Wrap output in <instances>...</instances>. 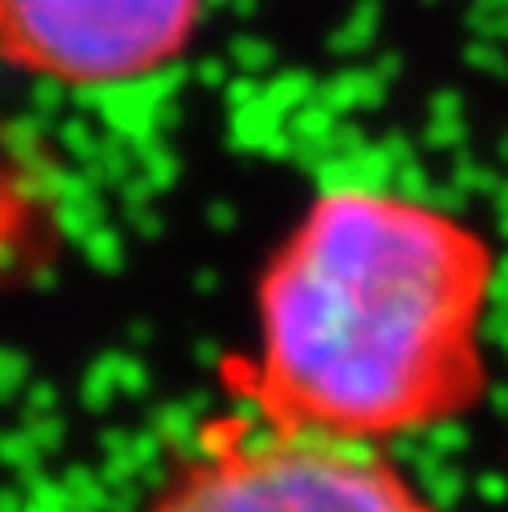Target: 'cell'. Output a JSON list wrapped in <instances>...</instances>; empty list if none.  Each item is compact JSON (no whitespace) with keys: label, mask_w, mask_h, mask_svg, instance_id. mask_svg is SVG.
Here are the masks:
<instances>
[{"label":"cell","mask_w":508,"mask_h":512,"mask_svg":"<svg viewBox=\"0 0 508 512\" xmlns=\"http://www.w3.org/2000/svg\"><path fill=\"white\" fill-rule=\"evenodd\" d=\"M504 252L468 212L376 180L308 196L252 292L244 412L280 432L388 448L492 392Z\"/></svg>","instance_id":"obj_1"},{"label":"cell","mask_w":508,"mask_h":512,"mask_svg":"<svg viewBox=\"0 0 508 512\" xmlns=\"http://www.w3.org/2000/svg\"><path fill=\"white\" fill-rule=\"evenodd\" d=\"M148 512H440L388 452L280 432L248 412L212 424Z\"/></svg>","instance_id":"obj_2"},{"label":"cell","mask_w":508,"mask_h":512,"mask_svg":"<svg viewBox=\"0 0 508 512\" xmlns=\"http://www.w3.org/2000/svg\"><path fill=\"white\" fill-rule=\"evenodd\" d=\"M208 0H0V64L68 92H108L180 64Z\"/></svg>","instance_id":"obj_3"}]
</instances>
